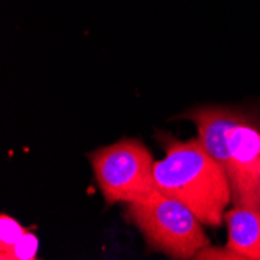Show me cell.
<instances>
[{
    "label": "cell",
    "instance_id": "7",
    "mask_svg": "<svg viewBox=\"0 0 260 260\" xmlns=\"http://www.w3.org/2000/svg\"><path fill=\"white\" fill-rule=\"evenodd\" d=\"M38 251V239L33 234L27 232L23 237L10 249L0 252V258L2 260H31L36 258Z\"/></svg>",
    "mask_w": 260,
    "mask_h": 260
},
{
    "label": "cell",
    "instance_id": "8",
    "mask_svg": "<svg viewBox=\"0 0 260 260\" xmlns=\"http://www.w3.org/2000/svg\"><path fill=\"white\" fill-rule=\"evenodd\" d=\"M28 231L8 215L0 217V252L14 246Z\"/></svg>",
    "mask_w": 260,
    "mask_h": 260
},
{
    "label": "cell",
    "instance_id": "5",
    "mask_svg": "<svg viewBox=\"0 0 260 260\" xmlns=\"http://www.w3.org/2000/svg\"><path fill=\"white\" fill-rule=\"evenodd\" d=\"M198 128V137L210 156H214L228 172L229 167V147L228 133L235 125L255 122L257 119L251 114L239 109H229L220 106L195 108L184 114Z\"/></svg>",
    "mask_w": 260,
    "mask_h": 260
},
{
    "label": "cell",
    "instance_id": "2",
    "mask_svg": "<svg viewBox=\"0 0 260 260\" xmlns=\"http://www.w3.org/2000/svg\"><path fill=\"white\" fill-rule=\"evenodd\" d=\"M125 218L137 228L151 249L172 258H195L210 245L203 223L193 212L157 188L145 198L129 203Z\"/></svg>",
    "mask_w": 260,
    "mask_h": 260
},
{
    "label": "cell",
    "instance_id": "3",
    "mask_svg": "<svg viewBox=\"0 0 260 260\" xmlns=\"http://www.w3.org/2000/svg\"><path fill=\"white\" fill-rule=\"evenodd\" d=\"M106 203H134L156 190L154 159L137 139H122L89 154Z\"/></svg>",
    "mask_w": 260,
    "mask_h": 260
},
{
    "label": "cell",
    "instance_id": "9",
    "mask_svg": "<svg viewBox=\"0 0 260 260\" xmlns=\"http://www.w3.org/2000/svg\"><path fill=\"white\" fill-rule=\"evenodd\" d=\"M258 181H260V170H258Z\"/></svg>",
    "mask_w": 260,
    "mask_h": 260
},
{
    "label": "cell",
    "instance_id": "1",
    "mask_svg": "<svg viewBox=\"0 0 260 260\" xmlns=\"http://www.w3.org/2000/svg\"><path fill=\"white\" fill-rule=\"evenodd\" d=\"M157 139L165 157L154 162L156 188L187 206L203 224L218 228L232 203L226 169L209 154L200 137L181 142L162 134Z\"/></svg>",
    "mask_w": 260,
    "mask_h": 260
},
{
    "label": "cell",
    "instance_id": "4",
    "mask_svg": "<svg viewBox=\"0 0 260 260\" xmlns=\"http://www.w3.org/2000/svg\"><path fill=\"white\" fill-rule=\"evenodd\" d=\"M229 167L234 206L260 209V126L258 120L235 125L229 129Z\"/></svg>",
    "mask_w": 260,
    "mask_h": 260
},
{
    "label": "cell",
    "instance_id": "6",
    "mask_svg": "<svg viewBox=\"0 0 260 260\" xmlns=\"http://www.w3.org/2000/svg\"><path fill=\"white\" fill-rule=\"evenodd\" d=\"M228 224V248L243 260H260V209L234 206L224 212Z\"/></svg>",
    "mask_w": 260,
    "mask_h": 260
}]
</instances>
